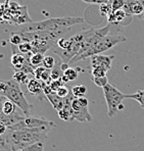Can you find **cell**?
<instances>
[{
    "mask_svg": "<svg viewBox=\"0 0 144 151\" xmlns=\"http://www.w3.org/2000/svg\"><path fill=\"white\" fill-rule=\"evenodd\" d=\"M47 129H22L8 130L6 133L8 151H22L24 148L37 142H46L48 133Z\"/></svg>",
    "mask_w": 144,
    "mask_h": 151,
    "instance_id": "cell-1",
    "label": "cell"
},
{
    "mask_svg": "<svg viewBox=\"0 0 144 151\" xmlns=\"http://www.w3.org/2000/svg\"><path fill=\"white\" fill-rule=\"evenodd\" d=\"M84 23V19L80 17H52L42 22L29 24L21 29L25 32H37V31H70L75 25Z\"/></svg>",
    "mask_w": 144,
    "mask_h": 151,
    "instance_id": "cell-2",
    "label": "cell"
},
{
    "mask_svg": "<svg viewBox=\"0 0 144 151\" xmlns=\"http://www.w3.org/2000/svg\"><path fill=\"white\" fill-rule=\"evenodd\" d=\"M127 41V38L124 37L123 35H118V34H109L108 33L107 35L102 38L96 45H94L93 47H91L90 49H88L87 51H85L84 53L80 55H77L76 57L71 60L70 63H77V61L80 60H84V59L88 58V57H91L93 55H97V54H101L104 51L110 49L114 46L118 45V44L122 43V42Z\"/></svg>",
    "mask_w": 144,
    "mask_h": 151,
    "instance_id": "cell-3",
    "label": "cell"
},
{
    "mask_svg": "<svg viewBox=\"0 0 144 151\" xmlns=\"http://www.w3.org/2000/svg\"><path fill=\"white\" fill-rule=\"evenodd\" d=\"M2 96L12 101L26 115H30V110L33 105L28 102L25 94L19 87V84H17L13 79L7 80V85H6L4 92L2 93Z\"/></svg>",
    "mask_w": 144,
    "mask_h": 151,
    "instance_id": "cell-4",
    "label": "cell"
},
{
    "mask_svg": "<svg viewBox=\"0 0 144 151\" xmlns=\"http://www.w3.org/2000/svg\"><path fill=\"white\" fill-rule=\"evenodd\" d=\"M102 89L106 105H107V116L112 117L119 111L124 109L123 101L126 99L125 94L114 86L110 85L109 83Z\"/></svg>",
    "mask_w": 144,
    "mask_h": 151,
    "instance_id": "cell-5",
    "label": "cell"
},
{
    "mask_svg": "<svg viewBox=\"0 0 144 151\" xmlns=\"http://www.w3.org/2000/svg\"><path fill=\"white\" fill-rule=\"evenodd\" d=\"M54 123L48 121L43 116H32L26 115L21 122L8 128V130H22V129H47L51 130L54 128Z\"/></svg>",
    "mask_w": 144,
    "mask_h": 151,
    "instance_id": "cell-6",
    "label": "cell"
},
{
    "mask_svg": "<svg viewBox=\"0 0 144 151\" xmlns=\"http://www.w3.org/2000/svg\"><path fill=\"white\" fill-rule=\"evenodd\" d=\"M109 31H110L109 25L104 27V28H101V29H91V30H89V33H88L87 37H86L85 39H84V41L82 42L81 47H80V51L77 55L82 54V53H84L85 51H87L88 49H90L91 47H93L94 45H96L102 38H104L106 35L109 33Z\"/></svg>",
    "mask_w": 144,
    "mask_h": 151,
    "instance_id": "cell-7",
    "label": "cell"
},
{
    "mask_svg": "<svg viewBox=\"0 0 144 151\" xmlns=\"http://www.w3.org/2000/svg\"><path fill=\"white\" fill-rule=\"evenodd\" d=\"M73 108V116L72 119H77L79 122H91L92 115L90 114L88 107H84L80 104L78 98L75 97L72 102Z\"/></svg>",
    "mask_w": 144,
    "mask_h": 151,
    "instance_id": "cell-8",
    "label": "cell"
},
{
    "mask_svg": "<svg viewBox=\"0 0 144 151\" xmlns=\"http://www.w3.org/2000/svg\"><path fill=\"white\" fill-rule=\"evenodd\" d=\"M91 58V68H102L108 70L112 68V59L114 58V55H104L97 54L90 57Z\"/></svg>",
    "mask_w": 144,
    "mask_h": 151,
    "instance_id": "cell-9",
    "label": "cell"
},
{
    "mask_svg": "<svg viewBox=\"0 0 144 151\" xmlns=\"http://www.w3.org/2000/svg\"><path fill=\"white\" fill-rule=\"evenodd\" d=\"M123 9L128 15H139L144 10V0H125Z\"/></svg>",
    "mask_w": 144,
    "mask_h": 151,
    "instance_id": "cell-10",
    "label": "cell"
},
{
    "mask_svg": "<svg viewBox=\"0 0 144 151\" xmlns=\"http://www.w3.org/2000/svg\"><path fill=\"white\" fill-rule=\"evenodd\" d=\"M46 84L44 83V82L40 81V80H37L36 78L30 79L29 83L27 84L29 92L34 95V96H36L40 101L45 97V95H44V86Z\"/></svg>",
    "mask_w": 144,
    "mask_h": 151,
    "instance_id": "cell-11",
    "label": "cell"
},
{
    "mask_svg": "<svg viewBox=\"0 0 144 151\" xmlns=\"http://www.w3.org/2000/svg\"><path fill=\"white\" fill-rule=\"evenodd\" d=\"M32 53V52H31ZM31 53H28V54H22V53H13L12 56V64L13 66V70L14 72L17 70H21L23 68L24 64H25L27 61H28L29 57H30Z\"/></svg>",
    "mask_w": 144,
    "mask_h": 151,
    "instance_id": "cell-12",
    "label": "cell"
},
{
    "mask_svg": "<svg viewBox=\"0 0 144 151\" xmlns=\"http://www.w3.org/2000/svg\"><path fill=\"white\" fill-rule=\"evenodd\" d=\"M45 98H47V100L50 102V104L53 106V108L56 111H59L63 107V98L59 97L55 92H52L50 94L46 95Z\"/></svg>",
    "mask_w": 144,
    "mask_h": 151,
    "instance_id": "cell-13",
    "label": "cell"
},
{
    "mask_svg": "<svg viewBox=\"0 0 144 151\" xmlns=\"http://www.w3.org/2000/svg\"><path fill=\"white\" fill-rule=\"evenodd\" d=\"M17 109H19V107H17L12 101L8 100L7 98H6V100L3 102V104H2V112L6 115L13 114L14 112L17 111Z\"/></svg>",
    "mask_w": 144,
    "mask_h": 151,
    "instance_id": "cell-14",
    "label": "cell"
},
{
    "mask_svg": "<svg viewBox=\"0 0 144 151\" xmlns=\"http://www.w3.org/2000/svg\"><path fill=\"white\" fill-rule=\"evenodd\" d=\"M78 70L73 68H68V70L63 72V76L61 77V80L63 81V83H68V82L74 81L78 78Z\"/></svg>",
    "mask_w": 144,
    "mask_h": 151,
    "instance_id": "cell-15",
    "label": "cell"
},
{
    "mask_svg": "<svg viewBox=\"0 0 144 151\" xmlns=\"http://www.w3.org/2000/svg\"><path fill=\"white\" fill-rule=\"evenodd\" d=\"M126 99H133L140 104L141 108L144 109V90H137L134 94H125Z\"/></svg>",
    "mask_w": 144,
    "mask_h": 151,
    "instance_id": "cell-16",
    "label": "cell"
},
{
    "mask_svg": "<svg viewBox=\"0 0 144 151\" xmlns=\"http://www.w3.org/2000/svg\"><path fill=\"white\" fill-rule=\"evenodd\" d=\"M13 80L17 82L19 85H27L30 81V78H29V75L26 74V73L22 72V70H17L13 74Z\"/></svg>",
    "mask_w": 144,
    "mask_h": 151,
    "instance_id": "cell-17",
    "label": "cell"
},
{
    "mask_svg": "<svg viewBox=\"0 0 144 151\" xmlns=\"http://www.w3.org/2000/svg\"><path fill=\"white\" fill-rule=\"evenodd\" d=\"M43 59H44V54H42V53H31L30 57H29V61H30V63L34 68L42 65Z\"/></svg>",
    "mask_w": 144,
    "mask_h": 151,
    "instance_id": "cell-18",
    "label": "cell"
},
{
    "mask_svg": "<svg viewBox=\"0 0 144 151\" xmlns=\"http://www.w3.org/2000/svg\"><path fill=\"white\" fill-rule=\"evenodd\" d=\"M114 12V17H116V25L125 26L124 21H125L126 19H129L130 17H132V15H128L124 9H120V10H117V12Z\"/></svg>",
    "mask_w": 144,
    "mask_h": 151,
    "instance_id": "cell-19",
    "label": "cell"
},
{
    "mask_svg": "<svg viewBox=\"0 0 144 151\" xmlns=\"http://www.w3.org/2000/svg\"><path fill=\"white\" fill-rule=\"evenodd\" d=\"M72 93L75 97H84L87 93V87L85 85H76L72 88Z\"/></svg>",
    "mask_w": 144,
    "mask_h": 151,
    "instance_id": "cell-20",
    "label": "cell"
},
{
    "mask_svg": "<svg viewBox=\"0 0 144 151\" xmlns=\"http://www.w3.org/2000/svg\"><path fill=\"white\" fill-rule=\"evenodd\" d=\"M9 42L12 45H15V46H19V44L23 43L24 40H23V36H22L21 32H19V31H17V32H12L9 37Z\"/></svg>",
    "mask_w": 144,
    "mask_h": 151,
    "instance_id": "cell-21",
    "label": "cell"
},
{
    "mask_svg": "<svg viewBox=\"0 0 144 151\" xmlns=\"http://www.w3.org/2000/svg\"><path fill=\"white\" fill-rule=\"evenodd\" d=\"M32 52V44L30 42H23L17 46V51L15 53H22V54H28Z\"/></svg>",
    "mask_w": 144,
    "mask_h": 151,
    "instance_id": "cell-22",
    "label": "cell"
},
{
    "mask_svg": "<svg viewBox=\"0 0 144 151\" xmlns=\"http://www.w3.org/2000/svg\"><path fill=\"white\" fill-rule=\"evenodd\" d=\"M112 12V4H110V2L102 3L99 5V12H100L102 17H106Z\"/></svg>",
    "mask_w": 144,
    "mask_h": 151,
    "instance_id": "cell-23",
    "label": "cell"
},
{
    "mask_svg": "<svg viewBox=\"0 0 144 151\" xmlns=\"http://www.w3.org/2000/svg\"><path fill=\"white\" fill-rule=\"evenodd\" d=\"M44 144L45 142H37V143H34L24 148L22 151H44Z\"/></svg>",
    "mask_w": 144,
    "mask_h": 151,
    "instance_id": "cell-24",
    "label": "cell"
},
{
    "mask_svg": "<svg viewBox=\"0 0 144 151\" xmlns=\"http://www.w3.org/2000/svg\"><path fill=\"white\" fill-rule=\"evenodd\" d=\"M92 81L94 82V84L98 87H105L106 85L108 84V79L107 77H98V78H95V77H92Z\"/></svg>",
    "mask_w": 144,
    "mask_h": 151,
    "instance_id": "cell-25",
    "label": "cell"
},
{
    "mask_svg": "<svg viewBox=\"0 0 144 151\" xmlns=\"http://www.w3.org/2000/svg\"><path fill=\"white\" fill-rule=\"evenodd\" d=\"M42 65H43L44 68H48V70H52L55 65V59L53 58L52 56H44Z\"/></svg>",
    "mask_w": 144,
    "mask_h": 151,
    "instance_id": "cell-26",
    "label": "cell"
},
{
    "mask_svg": "<svg viewBox=\"0 0 144 151\" xmlns=\"http://www.w3.org/2000/svg\"><path fill=\"white\" fill-rule=\"evenodd\" d=\"M63 84H65V83H63V81L61 79H59V80H52L48 86L50 87V89H51L52 92H56V91L58 90V89L60 88L61 86H63Z\"/></svg>",
    "mask_w": 144,
    "mask_h": 151,
    "instance_id": "cell-27",
    "label": "cell"
},
{
    "mask_svg": "<svg viewBox=\"0 0 144 151\" xmlns=\"http://www.w3.org/2000/svg\"><path fill=\"white\" fill-rule=\"evenodd\" d=\"M91 74H92V77H95V78L105 77L106 74H107V70L102 68H92Z\"/></svg>",
    "mask_w": 144,
    "mask_h": 151,
    "instance_id": "cell-28",
    "label": "cell"
},
{
    "mask_svg": "<svg viewBox=\"0 0 144 151\" xmlns=\"http://www.w3.org/2000/svg\"><path fill=\"white\" fill-rule=\"evenodd\" d=\"M63 76V72L60 70V64L57 68H53L51 70V74H50V77H51V80H59L61 79V77Z\"/></svg>",
    "mask_w": 144,
    "mask_h": 151,
    "instance_id": "cell-29",
    "label": "cell"
},
{
    "mask_svg": "<svg viewBox=\"0 0 144 151\" xmlns=\"http://www.w3.org/2000/svg\"><path fill=\"white\" fill-rule=\"evenodd\" d=\"M55 93H56L59 97H61V98H66V97L68 96L71 92H70V90H68V88L63 85V86H61V87L59 88Z\"/></svg>",
    "mask_w": 144,
    "mask_h": 151,
    "instance_id": "cell-30",
    "label": "cell"
},
{
    "mask_svg": "<svg viewBox=\"0 0 144 151\" xmlns=\"http://www.w3.org/2000/svg\"><path fill=\"white\" fill-rule=\"evenodd\" d=\"M45 70H46V68H44L43 65H40V66H37V68H35V70H34V78H36L37 80H40V78H41L42 74H43Z\"/></svg>",
    "mask_w": 144,
    "mask_h": 151,
    "instance_id": "cell-31",
    "label": "cell"
},
{
    "mask_svg": "<svg viewBox=\"0 0 144 151\" xmlns=\"http://www.w3.org/2000/svg\"><path fill=\"white\" fill-rule=\"evenodd\" d=\"M7 142H6V136H0V150H7Z\"/></svg>",
    "mask_w": 144,
    "mask_h": 151,
    "instance_id": "cell-32",
    "label": "cell"
},
{
    "mask_svg": "<svg viewBox=\"0 0 144 151\" xmlns=\"http://www.w3.org/2000/svg\"><path fill=\"white\" fill-rule=\"evenodd\" d=\"M83 2H86V3H89V4H102V3H107L109 2L110 0H82Z\"/></svg>",
    "mask_w": 144,
    "mask_h": 151,
    "instance_id": "cell-33",
    "label": "cell"
},
{
    "mask_svg": "<svg viewBox=\"0 0 144 151\" xmlns=\"http://www.w3.org/2000/svg\"><path fill=\"white\" fill-rule=\"evenodd\" d=\"M76 98H77V97H76ZM78 101L80 102V104H81L82 106H84V107H88V106H89V100H88L85 96H84V97H79Z\"/></svg>",
    "mask_w": 144,
    "mask_h": 151,
    "instance_id": "cell-34",
    "label": "cell"
},
{
    "mask_svg": "<svg viewBox=\"0 0 144 151\" xmlns=\"http://www.w3.org/2000/svg\"><path fill=\"white\" fill-rule=\"evenodd\" d=\"M7 131H8L7 126H5L3 123L0 122V136H4V135H6Z\"/></svg>",
    "mask_w": 144,
    "mask_h": 151,
    "instance_id": "cell-35",
    "label": "cell"
},
{
    "mask_svg": "<svg viewBox=\"0 0 144 151\" xmlns=\"http://www.w3.org/2000/svg\"><path fill=\"white\" fill-rule=\"evenodd\" d=\"M7 85V81L6 80H0V95H2V93L4 92Z\"/></svg>",
    "mask_w": 144,
    "mask_h": 151,
    "instance_id": "cell-36",
    "label": "cell"
},
{
    "mask_svg": "<svg viewBox=\"0 0 144 151\" xmlns=\"http://www.w3.org/2000/svg\"><path fill=\"white\" fill-rule=\"evenodd\" d=\"M68 68V63H60V70H63V72H65Z\"/></svg>",
    "mask_w": 144,
    "mask_h": 151,
    "instance_id": "cell-37",
    "label": "cell"
},
{
    "mask_svg": "<svg viewBox=\"0 0 144 151\" xmlns=\"http://www.w3.org/2000/svg\"><path fill=\"white\" fill-rule=\"evenodd\" d=\"M138 19H141V21H144V10L142 12V13H140V14L138 15Z\"/></svg>",
    "mask_w": 144,
    "mask_h": 151,
    "instance_id": "cell-38",
    "label": "cell"
}]
</instances>
